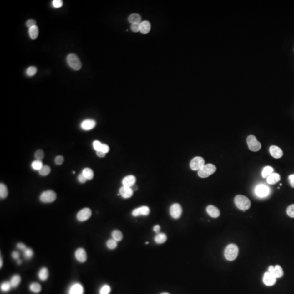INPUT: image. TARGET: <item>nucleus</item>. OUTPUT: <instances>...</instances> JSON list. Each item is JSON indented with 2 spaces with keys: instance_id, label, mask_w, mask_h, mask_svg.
Returning <instances> with one entry per match:
<instances>
[{
  "instance_id": "obj_9",
  "label": "nucleus",
  "mask_w": 294,
  "mask_h": 294,
  "mask_svg": "<svg viewBox=\"0 0 294 294\" xmlns=\"http://www.w3.org/2000/svg\"><path fill=\"white\" fill-rule=\"evenodd\" d=\"M92 211L89 208H85L80 210L77 214V219L80 222H84L90 218Z\"/></svg>"
},
{
  "instance_id": "obj_47",
  "label": "nucleus",
  "mask_w": 294,
  "mask_h": 294,
  "mask_svg": "<svg viewBox=\"0 0 294 294\" xmlns=\"http://www.w3.org/2000/svg\"><path fill=\"white\" fill-rule=\"evenodd\" d=\"M78 179L79 181L80 182V183H85L86 182L87 179L85 178V176L82 173H81L80 175H79V176L78 177Z\"/></svg>"
},
{
  "instance_id": "obj_5",
  "label": "nucleus",
  "mask_w": 294,
  "mask_h": 294,
  "mask_svg": "<svg viewBox=\"0 0 294 294\" xmlns=\"http://www.w3.org/2000/svg\"><path fill=\"white\" fill-rule=\"evenodd\" d=\"M56 193L53 190H48L43 192L40 196L41 202L45 203H50L56 200Z\"/></svg>"
},
{
  "instance_id": "obj_31",
  "label": "nucleus",
  "mask_w": 294,
  "mask_h": 294,
  "mask_svg": "<svg viewBox=\"0 0 294 294\" xmlns=\"http://www.w3.org/2000/svg\"><path fill=\"white\" fill-rule=\"evenodd\" d=\"M29 290L33 293H39L42 290V286L38 283H32L29 286Z\"/></svg>"
},
{
  "instance_id": "obj_42",
  "label": "nucleus",
  "mask_w": 294,
  "mask_h": 294,
  "mask_svg": "<svg viewBox=\"0 0 294 294\" xmlns=\"http://www.w3.org/2000/svg\"><path fill=\"white\" fill-rule=\"evenodd\" d=\"M286 212L289 216L294 218V204L291 205L287 208Z\"/></svg>"
},
{
  "instance_id": "obj_3",
  "label": "nucleus",
  "mask_w": 294,
  "mask_h": 294,
  "mask_svg": "<svg viewBox=\"0 0 294 294\" xmlns=\"http://www.w3.org/2000/svg\"><path fill=\"white\" fill-rule=\"evenodd\" d=\"M67 61L68 65H69L70 67L72 68L74 70H79L81 69L82 64L81 62L80 61V59L78 57L77 55L74 53H70L69 55H68L67 57Z\"/></svg>"
},
{
  "instance_id": "obj_41",
  "label": "nucleus",
  "mask_w": 294,
  "mask_h": 294,
  "mask_svg": "<svg viewBox=\"0 0 294 294\" xmlns=\"http://www.w3.org/2000/svg\"><path fill=\"white\" fill-rule=\"evenodd\" d=\"M102 145H103V144L99 141H94L93 143V148L95 150H96L97 151H100L101 150Z\"/></svg>"
},
{
  "instance_id": "obj_36",
  "label": "nucleus",
  "mask_w": 294,
  "mask_h": 294,
  "mask_svg": "<svg viewBox=\"0 0 294 294\" xmlns=\"http://www.w3.org/2000/svg\"><path fill=\"white\" fill-rule=\"evenodd\" d=\"M106 246L109 250H114L117 246V242L113 239H109L106 242Z\"/></svg>"
},
{
  "instance_id": "obj_28",
  "label": "nucleus",
  "mask_w": 294,
  "mask_h": 294,
  "mask_svg": "<svg viewBox=\"0 0 294 294\" xmlns=\"http://www.w3.org/2000/svg\"><path fill=\"white\" fill-rule=\"evenodd\" d=\"M82 173L87 180H92L94 177V172L92 170L89 168H84L82 170Z\"/></svg>"
},
{
  "instance_id": "obj_45",
  "label": "nucleus",
  "mask_w": 294,
  "mask_h": 294,
  "mask_svg": "<svg viewBox=\"0 0 294 294\" xmlns=\"http://www.w3.org/2000/svg\"><path fill=\"white\" fill-rule=\"evenodd\" d=\"M55 161L57 165H61L64 162V158L62 155L57 156V157L55 158Z\"/></svg>"
},
{
  "instance_id": "obj_35",
  "label": "nucleus",
  "mask_w": 294,
  "mask_h": 294,
  "mask_svg": "<svg viewBox=\"0 0 294 294\" xmlns=\"http://www.w3.org/2000/svg\"><path fill=\"white\" fill-rule=\"evenodd\" d=\"M50 167L48 165H45L43 166L42 168L39 170V173L42 176H46L50 174Z\"/></svg>"
},
{
  "instance_id": "obj_56",
  "label": "nucleus",
  "mask_w": 294,
  "mask_h": 294,
  "mask_svg": "<svg viewBox=\"0 0 294 294\" xmlns=\"http://www.w3.org/2000/svg\"><path fill=\"white\" fill-rule=\"evenodd\" d=\"M169 294V293H168V292H162V293H161V294Z\"/></svg>"
},
{
  "instance_id": "obj_14",
  "label": "nucleus",
  "mask_w": 294,
  "mask_h": 294,
  "mask_svg": "<svg viewBox=\"0 0 294 294\" xmlns=\"http://www.w3.org/2000/svg\"><path fill=\"white\" fill-rule=\"evenodd\" d=\"M84 290L82 285L80 283L72 284L68 290V294H84Z\"/></svg>"
},
{
  "instance_id": "obj_37",
  "label": "nucleus",
  "mask_w": 294,
  "mask_h": 294,
  "mask_svg": "<svg viewBox=\"0 0 294 294\" xmlns=\"http://www.w3.org/2000/svg\"><path fill=\"white\" fill-rule=\"evenodd\" d=\"M111 287L107 284H105L101 286L99 290V294H109L111 292Z\"/></svg>"
},
{
  "instance_id": "obj_6",
  "label": "nucleus",
  "mask_w": 294,
  "mask_h": 294,
  "mask_svg": "<svg viewBox=\"0 0 294 294\" xmlns=\"http://www.w3.org/2000/svg\"><path fill=\"white\" fill-rule=\"evenodd\" d=\"M247 143L249 147V149L252 151H259L261 148V143L253 135H250L247 137Z\"/></svg>"
},
{
  "instance_id": "obj_30",
  "label": "nucleus",
  "mask_w": 294,
  "mask_h": 294,
  "mask_svg": "<svg viewBox=\"0 0 294 294\" xmlns=\"http://www.w3.org/2000/svg\"><path fill=\"white\" fill-rule=\"evenodd\" d=\"M112 239L116 240V241H120L123 239V234L119 230H114L112 232Z\"/></svg>"
},
{
  "instance_id": "obj_11",
  "label": "nucleus",
  "mask_w": 294,
  "mask_h": 294,
  "mask_svg": "<svg viewBox=\"0 0 294 294\" xmlns=\"http://www.w3.org/2000/svg\"><path fill=\"white\" fill-rule=\"evenodd\" d=\"M256 193L259 197H265L269 195L270 193V189L266 185H259L256 188Z\"/></svg>"
},
{
  "instance_id": "obj_24",
  "label": "nucleus",
  "mask_w": 294,
  "mask_h": 294,
  "mask_svg": "<svg viewBox=\"0 0 294 294\" xmlns=\"http://www.w3.org/2000/svg\"><path fill=\"white\" fill-rule=\"evenodd\" d=\"M167 239V235L165 234L162 233L157 234V235H156L154 237V241L156 244H164L166 241Z\"/></svg>"
},
{
  "instance_id": "obj_7",
  "label": "nucleus",
  "mask_w": 294,
  "mask_h": 294,
  "mask_svg": "<svg viewBox=\"0 0 294 294\" xmlns=\"http://www.w3.org/2000/svg\"><path fill=\"white\" fill-rule=\"evenodd\" d=\"M204 165L205 161L204 159L200 156H197L193 158L190 162V168L193 170H200L204 167Z\"/></svg>"
},
{
  "instance_id": "obj_55",
  "label": "nucleus",
  "mask_w": 294,
  "mask_h": 294,
  "mask_svg": "<svg viewBox=\"0 0 294 294\" xmlns=\"http://www.w3.org/2000/svg\"><path fill=\"white\" fill-rule=\"evenodd\" d=\"M17 263H18V264H20L21 263V261L20 260H18L17 261Z\"/></svg>"
},
{
  "instance_id": "obj_18",
  "label": "nucleus",
  "mask_w": 294,
  "mask_h": 294,
  "mask_svg": "<svg viewBox=\"0 0 294 294\" xmlns=\"http://www.w3.org/2000/svg\"><path fill=\"white\" fill-rule=\"evenodd\" d=\"M133 193H134L133 190L130 187L123 186L119 189L120 195H121L122 197L125 199L131 197L133 195Z\"/></svg>"
},
{
  "instance_id": "obj_13",
  "label": "nucleus",
  "mask_w": 294,
  "mask_h": 294,
  "mask_svg": "<svg viewBox=\"0 0 294 294\" xmlns=\"http://www.w3.org/2000/svg\"><path fill=\"white\" fill-rule=\"evenodd\" d=\"M269 272L271 274H272L276 278H281L283 276V270L281 266H279L278 265L275 267L273 266H270L269 267Z\"/></svg>"
},
{
  "instance_id": "obj_52",
  "label": "nucleus",
  "mask_w": 294,
  "mask_h": 294,
  "mask_svg": "<svg viewBox=\"0 0 294 294\" xmlns=\"http://www.w3.org/2000/svg\"><path fill=\"white\" fill-rule=\"evenodd\" d=\"M160 229H161V227H160V225H155L154 226L153 231L154 232H155L156 233H159Z\"/></svg>"
},
{
  "instance_id": "obj_21",
  "label": "nucleus",
  "mask_w": 294,
  "mask_h": 294,
  "mask_svg": "<svg viewBox=\"0 0 294 294\" xmlns=\"http://www.w3.org/2000/svg\"><path fill=\"white\" fill-rule=\"evenodd\" d=\"M281 180V176L279 174L273 173L267 178V182L270 185H273L277 183Z\"/></svg>"
},
{
  "instance_id": "obj_8",
  "label": "nucleus",
  "mask_w": 294,
  "mask_h": 294,
  "mask_svg": "<svg viewBox=\"0 0 294 294\" xmlns=\"http://www.w3.org/2000/svg\"><path fill=\"white\" fill-rule=\"evenodd\" d=\"M183 212L182 207L178 203H175L170 206V213L173 219H178L180 217Z\"/></svg>"
},
{
  "instance_id": "obj_19",
  "label": "nucleus",
  "mask_w": 294,
  "mask_h": 294,
  "mask_svg": "<svg viewBox=\"0 0 294 294\" xmlns=\"http://www.w3.org/2000/svg\"><path fill=\"white\" fill-rule=\"evenodd\" d=\"M206 211L209 215L213 218H217L220 215V211L219 209L212 205L207 206Z\"/></svg>"
},
{
  "instance_id": "obj_48",
  "label": "nucleus",
  "mask_w": 294,
  "mask_h": 294,
  "mask_svg": "<svg viewBox=\"0 0 294 294\" xmlns=\"http://www.w3.org/2000/svg\"><path fill=\"white\" fill-rule=\"evenodd\" d=\"M109 148L107 144H103L102 147H101V150L100 151H103V153L106 154L109 152Z\"/></svg>"
},
{
  "instance_id": "obj_12",
  "label": "nucleus",
  "mask_w": 294,
  "mask_h": 294,
  "mask_svg": "<svg viewBox=\"0 0 294 294\" xmlns=\"http://www.w3.org/2000/svg\"><path fill=\"white\" fill-rule=\"evenodd\" d=\"M276 279L277 278L272 274L267 272L263 277V283L265 286H272L275 284Z\"/></svg>"
},
{
  "instance_id": "obj_44",
  "label": "nucleus",
  "mask_w": 294,
  "mask_h": 294,
  "mask_svg": "<svg viewBox=\"0 0 294 294\" xmlns=\"http://www.w3.org/2000/svg\"><path fill=\"white\" fill-rule=\"evenodd\" d=\"M63 2L62 0H53V6L55 8H61L63 6Z\"/></svg>"
},
{
  "instance_id": "obj_4",
  "label": "nucleus",
  "mask_w": 294,
  "mask_h": 294,
  "mask_svg": "<svg viewBox=\"0 0 294 294\" xmlns=\"http://www.w3.org/2000/svg\"><path fill=\"white\" fill-rule=\"evenodd\" d=\"M216 170V167L211 164L205 165L204 167L198 170V175L202 178H206L214 174Z\"/></svg>"
},
{
  "instance_id": "obj_34",
  "label": "nucleus",
  "mask_w": 294,
  "mask_h": 294,
  "mask_svg": "<svg viewBox=\"0 0 294 294\" xmlns=\"http://www.w3.org/2000/svg\"><path fill=\"white\" fill-rule=\"evenodd\" d=\"M11 288H12V286L10 281H4L1 284V290L3 292H8L11 290Z\"/></svg>"
},
{
  "instance_id": "obj_38",
  "label": "nucleus",
  "mask_w": 294,
  "mask_h": 294,
  "mask_svg": "<svg viewBox=\"0 0 294 294\" xmlns=\"http://www.w3.org/2000/svg\"><path fill=\"white\" fill-rule=\"evenodd\" d=\"M23 256L26 259H29L32 258L33 256V251L31 248H26V250L23 251Z\"/></svg>"
},
{
  "instance_id": "obj_51",
  "label": "nucleus",
  "mask_w": 294,
  "mask_h": 294,
  "mask_svg": "<svg viewBox=\"0 0 294 294\" xmlns=\"http://www.w3.org/2000/svg\"><path fill=\"white\" fill-rule=\"evenodd\" d=\"M19 256H20V254H19L18 252H17V251H14V252H12V256L14 259H18L19 258Z\"/></svg>"
},
{
  "instance_id": "obj_25",
  "label": "nucleus",
  "mask_w": 294,
  "mask_h": 294,
  "mask_svg": "<svg viewBox=\"0 0 294 294\" xmlns=\"http://www.w3.org/2000/svg\"><path fill=\"white\" fill-rule=\"evenodd\" d=\"M128 21L129 23H141L142 22V18L141 15L138 14H132L129 15L128 18Z\"/></svg>"
},
{
  "instance_id": "obj_16",
  "label": "nucleus",
  "mask_w": 294,
  "mask_h": 294,
  "mask_svg": "<svg viewBox=\"0 0 294 294\" xmlns=\"http://www.w3.org/2000/svg\"><path fill=\"white\" fill-rule=\"evenodd\" d=\"M270 153L271 156L275 159H280L283 155V152L279 147L276 145H272L270 148Z\"/></svg>"
},
{
  "instance_id": "obj_39",
  "label": "nucleus",
  "mask_w": 294,
  "mask_h": 294,
  "mask_svg": "<svg viewBox=\"0 0 294 294\" xmlns=\"http://www.w3.org/2000/svg\"><path fill=\"white\" fill-rule=\"evenodd\" d=\"M37 72V68L32 66V67L28 68L26 71V73L28 76H33L36 74Z\"/></svg>"
},
{
  "instance_id": "obj_29",
  "label": "nucleus",
  "mask_w": 294,
  "mask_h": 294,
  "mask_svg": "<svg viewBox=\"0 0 294 294\" xmlns=\"http://www.w3.org/2000/svg\"><path fill=\"white\" fill-rule=\"evenodd\" d=\"M8 189L6 185L1 183L0 184V197L1 199H4L8 195Z\"/></svg>"
},
{
  "instance_id": "obj_54",
  "label": "nucleus",
  "mask_w": 294,
  "mask_h": 294,
  "mask_svg": "<svg viewBox=\"0 0 294 294\" xmlns=\"http://www.w3.org/2000/svg\"><path fill=\"white\" fill-rule=\"evenodd\" d=\"M0 262H1V264H0V267H1V268L2 266V264H3V263H2V258H1V261H0Z\"/></svg>"
},
{
  "instance_id": "obj_46",
  "label": "nucleus",
  "mask_w": 294,
  "mask_h": 294,
  "mask_svg": "<svg viewBox=\"0 0 294 294\" xmlns=\"http://www.w3.org/2000/svg\"><path fill=\"white\" fill-rule=\"evenodd\" d=\"M26 26L29 28L33 27L34 26H36V21L34 20L29 19V20H28V21H26Z\"/></svg>"
},
{
  "instance_id": "obj_40",
  "label": "nucleus",
  "mask_w": 294,
  "mask_h": 294,
  "mask_svg": "<svg viewBox=\"0 0 294 294\" xmlns=\"http://www.w3.org/2000/svg\"><path fill=\"white\" fill-rule=\"evenodd\" d=\"M34 157L36 159V160H42L44 158V153L43 150L41 149H39L38 150L36 151L34 154Z\"/></svg>"
},
{
  "instance_id": "obj_32",
  "label": "nucleus",
  "mask_w": 294,
  "mask_h": 294,
  "mask_svg": "<svg viewBox=\"0 0 294 294\" xmlns=\"http://www.w3.org/2000/svg\"><path fill=\"white\" fill-rule=\"evenodd\" d=\"M273 169L272 167H271V166H266L263 169L261 175H262L263 178H267L272 173H273Z\"/></svg>"
},
{
  "instance_id": "obj_50",
  "label": "nucleus",
  "mask_w": 294,
  "mask_h": 294,
  "mask_svg": "<svg viewBox=\"0 0 294 294\" xmlns=\"http://www.w3.org/2000/svg\"><path fill=\"white\" fill-rule=\"evenodd\" d=\"M289 180L291 186L294 188V175H290L289 176Z\"/></svg>"
},
{
  "instance_id": "obj_53",
  "label": "nucleus",
  "mask_w": 294,
  "mask_h": 294,
  "mask_svg": "<svg viewBox=\"0 0 294 294\" xmlns=\"http://www.w3.org/2000/svg\"><path fill=\"white\" fill-rule=\"evenodd\" d=\"M97 155L99 158H104L106 156V154L103 153V151H97Z\"/></svg>"
},
{
  "instance_id": "obj_23",
  "label": "nucleus",
  "mask_w": 294,
  "mask_h": 294,
  "mask_svg": "<svg viewBox=\"0 0 294 294\" xmlns=\"http://www.w3.org/2000/svg\"><path fill=\"white\" fill-rule=\"evenodd\" d=\"M28 33L29 36L32 39L34 40L38 38L39 35V28L37 26H34L32 28H29L28 29Z\"/></svg>"
},
{
  "instance_id": "obj_33",
  "label": "nucleus",
  "mask_w": 294,
  "mask_h": 294,
  "mask_svg": "<svg viewBox=\"0 0 294 294\" xmlns=\"http://www.w3.org/2000/svg\"><path fill=\"white\" fill-rule=\"evenodd\" d=\"M43 166L44 165H43L42 161L41 160H35L32 162L31 164L32 167L34 170H38V171L42 168Z\"/></svg>"
},
{
  "instance_id": "obj_10",
  "label": "nucleus",
  "mask_w": 294,
  "mask_h": 294,
  "mask_svg": "<svg viewBox=\"0 0 294 294\" xmlns=\"http://www.w3.org/2000/svg\"><path fill=\"white\" fill-rule=\"evenodd\" d=\"M150 213V209L147 206H142L139 208L134 209L132 211V215L133 216L137 217L139 216H148Z\"/></svg>"
},
{
  "instance_id": "obj_2",
  "label": "nucleus",
  "mask_w": 294,
  "mask_h": 294,
  "mask_svg": "<svg viewBox=\"0 0 294 294\" xmlns=\"http://www.w3.org/2000/svg\"><path fill=\"white\" fill-rule=\"evenodd\" d=\"M239 248L235 244H230L225 250V258L229 261H233L237 258Z\"/></svg>"
},
{
  "instance_id": "obj_43",
  "label": "nucleus",
  "mask_w": 294,
  "mask_h": 294,
  "mask_svg": "<svg viewBox=\"0 0 294 294\" xmlns=\"http://www.w3.org/2000/svg\"><path fill=\"white\" fill-rule=\"evenodd\" d=\"M131 29L134 32L140 31V23H133L131 26Z\"/></svg>"
},
{
  "instance_id": "obj_17",
  "label": "nucleus",
  "mask_w": 294,
  "mask_h": 294,
  "mask_svg": "<svg viewBox=\"0 0 294 294\" xmlns=\"http://www.w3.org/2000/svg\"><path fill=\"white\" fill-rule=\"evenodd\" d=\"M75 258L80 263H84L87 260V254L85 250L82 248H78L76 251Z\"/></svg>"
},
{
  "instance_id": "obj_49",
  "label": "nucleus",
  "mask_w": 294,
  "mask_h": 294,
  "mask_svg": "<svg viewBox=\"0 0 294 294\" xmlns=\"http://www.w3.org/2000/svg\"><path fill=\"white\" fill-rule=\"evenodd\" d=\"M17 247L19 250H21L22 251H23L24 250H26L27 248L25 245L23 244V243H18L17 244Z\"/></svg>"
},
{
  "instance_id": "obj_20",
  "label": "nucleus",
  "mask_w": 294,
  "mask_h": 294,
  "mask_svg": "<svg viewBox=\"0 0 294 294\" xmlns=\"http://www.w3.org/2000/svg\"><path fill=\"white\" fill-rule=\"evenodd\" d=\"M136 181V179L135 176L130 175L125 176L122 180V184L124 186L131 187L134 185Z\"/></svg>"
},
{
  "instance_id": "obj_27",
  "label": "nucleus",
  "mask_w": 294,
  "mask_h": 294,
  "mask_svg": "<svg viewBox=\"0 0 294 294\" xmlns=\"http://www.w3.org/2000/svg\"><path fill=\"white\" fill-rule=\"evenodd\" d=\"M21 281V277L18 275H15L11 278L10 283L12 288H17Z\"/></svg>"
},
{
  "instance_id": "obj_26",
  "label": "nucleus",
  "mask_w": 294,
  "mask_h": 294,
  "mask_svg": "<svg viewBox=\"0 0 294 294\" xmlns=\"http://www.w3.org/2000/svg\"><path fill=\"white\" fill-rule=\"evenodd\" d=\"M48 269L46 267H43L40 269V271L38 272L39 278L42 281H45L48 278Z\"/></svg>"
},
{
  "instance_id": "obj_22",
  "label": "nucleus",
  "mask_w": 294,
  "mask_h": 294,
  "mask_svg": "<svg viewBox=\"0 0 294 294\" xmlns=\"http://www.w3.org/2000/svg\"><path fill=\"white\" fill-rule=\"evenodd\" d=\"M151 29V25L148 21H143L140 23V32L142 34L149 33Z\"/></svg>"
},
{
  "instance_id": "obj_15",
  "label": "nucleus",
  "mask_w": 294,
  "mask_h": 294,
  "mask_svg": "<svg viewBox=\"0 0 294 294\" xmlns=\"http://www.w3.org/2000/svg\"><path fill=\"white\" fill-rule=\"evenodd\" d=\"M96 125V122L94 120L85 119L81 123V127L84 130H90L94 128Z\"/></svg>"
},
{
  "instance_id": "obj_1",
  "label": "nucleus",
  "mask_w": 294,
  "mask_h": 294,
  "mask_svg": "<svg viewBox=\"0 0 294 294\" xmlns=\"http://www.w3.org/2000/svg\"><path fill=\"white\" fill-rule=\"evenodd\" d=\"M234 202L237 208L243 211L248 210L251 206L250 200L245 195H236L234 199Z\"/></svg>"
}]
</instances>
